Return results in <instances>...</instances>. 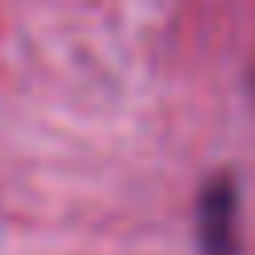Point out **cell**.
<instances>
[{
  "label": "cell",
  "mask_w": 255,
  "mask_h": 255,
  "mask_svg": "<svg viewBox=\"0 0 255 255\" xmlns=\"http://www.w3.org/2000/svg\"><path fill=\"white\" fill-rule=\"evenodd\" d=\"M195 247L199 255H239V187L215 171L195 195Z\"/></svg>",
  "instance_id": "6da1fadb"
}]
</instances>
